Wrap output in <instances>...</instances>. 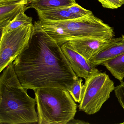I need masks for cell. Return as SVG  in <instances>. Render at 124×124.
Wrapping results in <instances>:
<instances>
[{
  "mask_svg": "<svg viewBox=\"0 0 124 124\" xmlns=\"http://www.w3.org/2000/svg\"><path fill=\"white\" fill-rule=\"evenodd\" d=\"M39 124H67L74 119L77 106L67 90L42 88L34 91Z\"/></svg>",
  "mask_w": 124,
  "mask_h": 124,
  "instance_id": "3",
  "label": "cell"
},
{
  "mask_svg": "<svg viewBox=\"0 0 124 124\" xmlns=\"http://www.w3.org/2000/svg\"><path fill=\"white\" fill-rule=\"evenodd\" d=\"M124 53V35L114 38L111 42L102 50L91 59L89 61L94 67Z\"/></svg>",
  "mask_w": 124,
  "mask_h": 124,
  "instance_id": "10",
  "label": "cell"
},
{
  "mask_svg": "<svg viewBox=\"0 0 124 124\" xmlns=\"http://www.w3.org/2000/svg\"><path fill=\"white\" fill-rule=\"evenodd\" d=\"M102 65L105 66L120 83L123 82L124 78V53L106 62Z\"/></svg>",
  "mask_w": 124,
  "mask_h": 124,
  "instance_id": "14",
  "label": "cell"
},
{
  "mask_svg": "<svg viewBox=\"0 0 124 124\" xmlns=\"http://www.w3.org/2000/svg\"><path fill=\"white\" fill-rule=\"evenodd\" d=\"M114 37L75 38L69 41L71 47L89 61L107 46Z\"/></svg>",
  "mask_w": 124,
  "mask_h": 124,
  "instance_id": "7",
  "label": "cell"
},
{
  "mask_svg": "<svg viewBox=\"0 0 124 124\" xmlns=\"http://www.w3.org/2000/svg\"><path fill=\"white\" fill-rule=\"evenodd\" d=\"M83 85V80L80 78L75 81L71 88L68 91L75 102L79 103L81 101Z\"/></svg>",
  "mask_w": 124,
  "mask_h": 124,
  "instance_id": "16",
  "label": "cell"
},
{
  "mask_svg": "<svg viewBox=\"0 0 124 124\" xmlns=\"http://www.w3.org/2000/svg\"><path fill=\"white\" fill-rule=\"evenodd\" d=\"M115 88L114 82L105 72H99L85 80L79 106L80 111L89 115L97 113Z\"/></svg>",
  "mask_w": 124,
  "mask_h": 124,
  "instance_id": "4",
  "label": "cell"
},
{
  "mask_svg": "<svg viewBox=\"0 0 124 124\" xmlns=\"http://www.w3.org/2000/svg\"><path fill=\"white\" fill-rule=\"evenodd\" d=\"M34 25L35 32L43 33L60 46L71 39L69 35L63 29L44 20H39L35 22Z\"/></svg>",
  "mask_w": 124,
  "mask_h": 124,
  "instance_id": "11",
  "label": "cell"
},
{
  "mask_svg": "<svg viewBox=\"0 0 124 124\" xmlns=\"http://www.w3.org/2000/svg\"><path fill=\"white\" fill-rule=\"evenodd\" d=\"M67 124H89L88 122H85L83 120H80L75 119H73L70 120Z\"/></svg>",
  "mask_w": 124,
  "mask_h": 124,
  "instance_id": "20",
  "label": "cell"
},
{
  "mask_svg": "<svg viewBox=\"0 0 124 124\" xmlns=\"http://www.w3.org/2000/svg\"><path fill=\"white\" fill-rule=\"evenodd\" d=\"M29 0H0V29L8 24L21 12L25 11Z\"/></svg>",
  "mask_w": 124,
  "mask_h": 124,
  "instance_id": "9",
  "label": "cell"
},
{
  "mask_svg": "<svg viewBox=\"0 0 124 124\" xmlns=\"http://www.w3.org/2000/svg\"><path fill=\"white\" fill-rule=\"evenodd\" d=\"M114 91L118 102L124 110V82L123 81L115 87ZM120 124H124V121Z\"/></svg>",
  "mask_w": 124,
  "mask_h": 124,
  "instance_id": "19",
  "label": "cell"
},
{
  "mask_svg": "<svg viewBox=\"0 0 124 124\" xmlns=\"http://www.w3.org/2000/svg\"><path fill=\"white\" fill-rule=\"evenodd\" d=\"M0 77V124H35L38 122L35 98L21 84L11 63Z\"/></svg>",
  "mask_w": 124,
  "mask_h": 124,
  "instance_id": "2",
  "label": "cell"
},
{
  "mask_svg": "<svg viewBox=\"0 0 124 124\" xmlns=\"http://www.w3.org/2000/svg\"><path fill=\"white\" fill-rule=\"evenodd\" d=\"M25 11L20 13L8 24L1 30L2 32L10 31L14 30L23 25L31 23L32 18L27 16Z\"/></svg>",
  "mask_w": 124,
  "mask_h": 124,
  "instance_id": "15",
  "label": "cell"
},
{
  "mask_svg": "<svg viewBox=\"0 0 124 124\" xmlns=\"http://www.w3.org/2000/svg\"><path fill=\"white\" fill-rule=\"evenodd\" d=\"M102 6L108 9H117L124 5V0H98Z\"/></svg>",
  "mask_w": 124,
  "mask_h": 124,
  "instance_id": "18",
  "label": "cell"
},
{
  "mask_svg": "<svg viewBox=\"0 0 124 124\" xmlns=\"http://www.w3.org/2000/svg\"><path fill=\"white\" fill-rule=\"evenodd\" d=\"M0 42V72L13 63L28 46L35 34L34 24L23 25L2 32Z\"/></svg>",
  "mask_w": 124,
  "mask_h": 124,
  "instance_id": "5",
  "label": "cell"
},
{
  "mask_svg": "<svg viewBox=\"0 0 124 124\" xmlns=\"http://www.w3.org/2000/svg\"><path fill=\"white\" fill-rule=\"evenodd\" d=\"M76 3L75 0H35L30 4L37 12L45 11L71 6Z\"/></svg>",
  "mask_w": 124,
  "mask_h": 124,
  "instance_id": "12",
  "label": "cell"
},
{
  "mask_svg": "<svg viewBox=\"0 0 124 124\" xmlns=\"http://www.w3.org/2000/svg\"><path fill=\"white\" fill-rule=\"evenodd\" d=\"M35 0H29V1L30 2V3H31L32 2H33V1H35Z\"/></svg>",
  "mask_w": 124,
  "mask_h": 124,
  "instance_id": "21",
  "label": "cell"
},
{
  "mask_svg": "<svg viewBox=\"0 0 124 124\" xmlns=\"http://www.w3.org/2000/svg\"><path fill=\"white\" fill-rule=\"evenodd\" d=\"M61 47L72 69L78 77L86 80L100 72L92 66L89 61L75 50L69 42L62 45Z\"/></svg>",
  "mask_w": 124,
  "mask_h": 124,
  "instance_id": "8",
  "label": "cell"
},
{
  "mask_svg": "<svg viewBox=\"0 0 124 124\" xmlns=\"http://www.w3.org/2000/svg\"><path fill=\"white\" fill-rule=\"evenodd\" d=\"M13 64L26 90L53 87L69 91L79 79L61 46L41 32H35L28 46Z\"/></svg>",
  "mask_w": 124,
  "mask_h": 124,
  "instance_id": "1",
  "label": "cell"
},
{
  "mask_svg": "<svg viewBox=\"0 0 124 124\" xmlns=\"http://www.w3.org/2000/svg\"><path fill=\"white\" fill-rule=\"evenodd\" d=\"M45 21L63 29L69 35L71 40L115 36L112 28L95 16L93 13L76 19L59 21Z\"/></svg>",
  "mask_w": 124,
  "mask_h": 124,
  "instance_id": "6",
  "label": "cell"
},
{
  "mask_svg": "<svg viewBox=\"0 0 124 124\" xmlns=\"http://www.w3.org/2000/svg\"><path fill=\"white\" fill-rule=\"evenodd\" d=\"M37 13L39 20L50 21H65L80 18L77 15L70 13L63 8Z\"/></svg>",
  "mask_w": 124,
  "mask_h": 124,
  "instance_id": "13",
  "label": "cell"
},
{
  "mask_svg": "<svg viewBox=\"0 0 124 124\" xmlns=\"http://www.w3.org/2000/svg\"><path fill=\"white\" fill-rule=\"evenodd\" d=\"M63 8L70 13L77 15L80 17L85 16L93 13L92 11L83 8L77 3L71 6Z\"/></svg>",
  "mask_w": 124,
  "mask_h": 124,
  "instance_id": "17",
  "label": "cell"
}]
</instances>
